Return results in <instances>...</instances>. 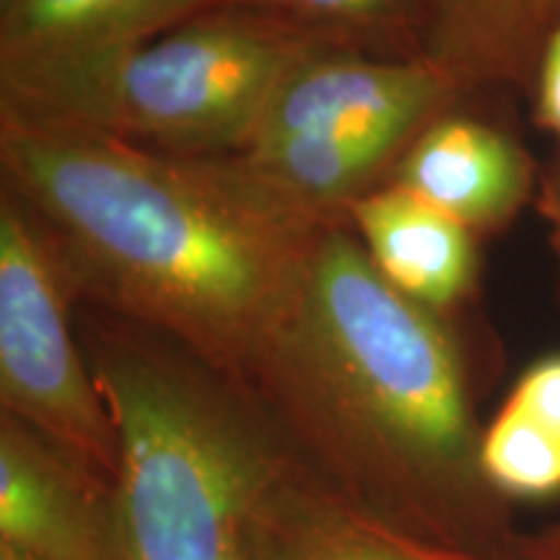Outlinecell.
I'll list each match as a JSON object with an SVG mask.
<instances>
[{"mask_svg": "<svg viewBox=\"0 0 560 560\" xmlns=\"http://www.w3.org/2000/svg\"><path fill=\"white\" fill-rule=\"evenodd\" d=\"M506 402L560 436V355L537 361L520 376Z\"/></svg>", "mask_w": 560, "mask_h": 560, "instance_id": "obj_16", "label": "cell"}, {"mask_svg": "<svg viewBox=\"0 0 560 560\" xmlns=\"http://www.w3.org/2000/svg\"><path fill=\"white\" fill-rule=\"evenodd\" d=\"M457 91V83L425 58L322 47L285 75L249 143L330 136L405 153Z\"/></svg>", "mask_w": 560, "mask_h": 560, "instance_id": "obj_6", "label": "cell"}, {"mask_svg": "<svg viewBox=\"0 0 560 560\" xmlns=\"http://www.w3.org/2000/svg\"><path fill=\"white\" fill-rule=\"evenodd\" d=\"M389 182L478 231L514 219L532 174L527 156L503 132L467 117H441L408 145Z\"/></svg>", "mask_w": 560, "mask_h": 560, "instance_id": "obj_9", "label": "cell"}, {"mask_svg": "<svg viewBox=\"0 0 560 560\" xmlns=\"http://www.w3.org/2000/svg\"><path fill=\"white\" fill-rule=\"evenodd\" d=\"M340 47L229 5L96 58L0 70V102L177 156H229L255 138L285 75Z\"/></svg>", "mask_w": 560, "mask_h": 560, "instance_id": "obj_4", "label": "cell"}, {"mask_svg": "<svg viewBox=\"0 0 560 560\" xmlns=\"http://www.w3.org/2000/svg\"><path fill=\"white\" fill-rule=\"evenodd\" d=\"M532 0H425L423 58L459 89L522 81L540 55Z\"/></svg>", "mask_w": 560, "mask_h": 560, "instance_id": "obj_12", "label": "cell"}, {"mask_svg": "<svg viewBox=\"0 0 560 560\" xmlns=\"http://www.w3.org/2000/svg\"><path fill=\"white\" fill-rule=\"evenodd\" d=\"M247 392L322 488L384 527L503 560L509 503L480 470L457 340L376 272L348 221L319 236Z\"/></svg>", "mask_w": 560, "mask_h": 560, "instance_id": "obj_2", "label": "cell"}, {"mask_svg": "<svg viewBox=\"0 0 560 560\" xmlns=\"http://www.w3.org/2000/svg\"><path fill=\"white\" fill-rule=\"evenodd\" d=\"M260 560H486L402 535L322 488L304 467L283 482L262 527Z\"/></svg>", "mask_w": 560, "mask_h": 560, "instance_id": "obj_11", "label": "cell"}, {"mask_svg": "<svg viewBox=\"0 0 560 560\" xmlns=\"http://www.w3.org/2000/svg\"><path fill=\"white\" fill-rule=\"evenodd\" d=\"M229 5L240 0H9L0 5V70L117 52Z\"/></svg>", "mask_w": 560, "mask_h": 560, "instance_id": "obj_10", "label": "cell"}, {"mask_svg": "<svg viewBox=\"0 0 560 560\" xmlns=\"http://www.w3.org/2000/svg\"><path fill=\"white\" fill-rule=\"evenodd\" d=\"M503 560H560V522L535 532H514Z\"/></svg>", "mask_w": 560, "mask_h": 560, "instance_id": "obj_18", "label": "cell"}, {"mask_svg": "<svg viewBox=\"0 0 560 560\" xmlns=\"http://www.w3.org/2000/svg\"><path fill=\"white\" fill-rule=\"evenodd\" d=\"M0 560H30V558L19 556V552H13L9 548H0Z\"/></svg>", "mask_w": 560, "mask_h": 560, "instance_id": "obj_20", "label": "cell"}, {"mask_svg": "<svg viewBox=\"0 0 560 560\" xmlns=\"http://www.w3.org/2000/svg\"><path fill=\"white\" fill-rule=\"evenodd\" d=\"M73 291L37 223L0 198V412L115 480L117 439L73 327Z\"/></svg>", "mask_w": 560, "mask_h": 560, "instance_id": "obj_5", "label": "cell"}, {"mask_svg": "<svg viewBox=\"0 0 560 560\" xmlns=\"http://www.w3.org/2000/svg\"><path fill=\"white\" fill-rule=\"evenodd\" d=\"M537 19L548 24L550 19H560V0H532Z\"/></svg>", "mask_w": 560, "mask_h": 560, "instance_id": "obj_19", "label": "cell"}, {"mask_svg": "<svg viewBox=\"0 0 560 560\" xmlns=\"http://www.w3.org/2000/svg\"><path fill=\"white\" fill-rule=\"evenodd\" d=\"M240 5L291 21L340 47L423 58L425 0H240Z\"/></svg>", "mask_w": 560, "mask_h": 560, "instance_id": "obj_14", "label": "cell"}, {"mask_svg": "<svg viewBox=\"0 0 560 560\" xmlns=\"http://www.w3.org/2000/svg\"><path fill=\"white\" fill-rule=\"evenodd\" d=\"M348 223L376 272L416 304L444 314L475 280L472 231L395 182L350 202Z\"/></svg>", "mask_w": 560, "mask_h": 560, "instance_id": "obj_8", "label": "cell"}, {"mask_svg": "<svg viewBox=\"0 0 560 560\" xmlns=\"http://www.w3.org/2000/svg\"><path fill=\"white\" fill-rule=\"evenodd\" d=\"M0 548L30 560H122L112 480L5 412Z\"/></svg>", "mask_w": 560, "mask_h": 560, "instance_id": "obj_7", "label": "cell"}, {"mask_svg": "<svg viewBox=\"0 0 560 560\" xmlns=\"http://www.w3.org/2000/svg\"><path fill=\"white\" fill-rule=\"evenodd\" d=\"M229 156L301 206L348 219L350 202L380 187L402 153L330 136H276Z\"/></svg>", "mask_w": 560, "mask_h": 560, "instance_id": "obj_13", "label": "cell"}, {"mask_svg": "<svg viewBox=\"0 0 560 560\" xmlns=\"http://www.w3.org/2000/svg\"><path fill=\"white\" fill-rule=\"evenodd\" d=\"M0 170L75 301L153 330L247 389L319 236L234 156H177L0 102Z\"/></svg>", "mask_w": 560, "mask_h": 560, "instance_id": "obj_1", "label": "cell"}, {"mask_svg": "<svg viewBox=\"0 0 560 560\" xmlns=\"http://www.w3.org/2000/svg\"><path fill=\"white\" fill-rule=\"evenodd\" d=\"M480 470L503 501H542L560 493V436L503 402L480 433Z\"/></svg>", "mask_w": 560, "mask_h": 560, "instance_id": "obj_15", "label": "cell"}, {"mask_svg": "<svg viewBox=\"0 0 560 560\" xmlns=\"http://www.w3.org/2000/svg\"><path fill=\"white\" fill-rule=\"evenodd\" d=\"M79 338L117 439L122 560H260L299 462L247 389L190 350L91 306Z\"/></svg>", "mask_w": 560, "mask_h": 560, "instance_id": "obj_3", "label": "cell"}, {"mask_svg": "<svg viewBox=\"0 0 560 560\" xmlns=\"http://www.w3.org/2000/svg\"><path fill=\"white\" fill-rule=\"evenodd\" d=\"M5 3H9V0H0V5H5Z\"/></svg>", "mask_w": 560, "mask_h": 560, "instance_id": "obj_21", "label": "cell"}, {"mask_svg": "<svg viewBox=\"0 0 560 560\" xmlns=\"http://www.w3.org/2000/svg\"><path fill=\"white\" fill-rule=\"evenodd\" d=\"M537 120L560 136V19L540 52V68H537Z\"/></svg>", "mask_w": 560, "mask_h": 560, "instance_id": "obj_17", "label": "cell"}]
</instances>
